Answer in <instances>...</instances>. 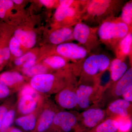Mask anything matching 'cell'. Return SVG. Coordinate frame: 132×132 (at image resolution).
Returning <instances> with one entry per match:
<instances>
[{"mask_svg": "<svg viewBox=\"0 0 132 132\" xmlns=\"http://www.w3.org/2000/svg\"><path fill=\"white\" fill-rule=\"evenodd\" d=\"M130 27L119 18L109 17L97 28L99 40L107 46L115 47L130 32Z\"/></svg>", "mask_w": 132, "mask_h": 132, "instance_id": "cell-1", "label": "cell"}, {"mask_svg": "<svg viewBox=\"0 0 132 132\" xmlns=\"http://www.w3.org/2000/svg\"><path fill=\"white\" fill-rule=\"evenodd\" d=\"M97 33V29H95L85 23L78 22L73 28V39L89 52L99 45L100 40Z\"/></svg>", "mask_w": 132, "mask_h": 132, "instance_id": "cell-2", "label": "cell"}, {"mask_svg": "<svg viewBox=\"0 0 132 132\" xmlns=\"http://www.w3.org/2000/svg\"><path fill=\"white\" fill-rule=\"evenodd\" d=\"M111 62L109 57L106 55H92L84 60L82 71L88 77H95L105 71L109 67Z\"/></svg>", "mask_w": 132, "mask_h": 132, "instance_id": "cell-3", "label": "cell"}, {"mask_svg": "<svg viewBox=\"0 0 132 132\" xmlns=\"http://www.w3.org/2000/svg\"><path fill=\"white\" fill-rule=\"evenodd\" d=\"M78 117L68 111H60L55 116L52 126L47 132H71L77 129Z\"/></svg>", "mask_w": 132, "mask_h": 132, "instance_id": "cell-4", "label": "cell"}, {"mask_svg": "<svg viewBox=\"0 0 132 132\" xmlns=\"http://www.w3.org/2000/svg\"><path fill=\"white\" fill-rule=\"evenodd\" d=\"M55 51L58 55L72 60H81L87 56L88 52L81 45L66 42L57 45Z\"/></svg>", "mask_w": 132, "mask_h": 132, "instance_id": "cell-5", "label": "cell"}, {"mask_svg": "<svg viewBox=\"0 0 132 132\" xmlns=\"http://www.w3.org/2000/svg\"><path fill=\"white\" fill-rule=\"evenodd\" d=\"M114 2L111 1H90L85 5L84 10L87 16L101 19L111 13L109 12L114 9Z\"/></svg>", "mask_w": 132, "mask_h": 132, "instance_id": "cell-6", "label": "cell"}, {"mask_svg": "<svg viewBox=\"0 0 132 132\" xmlns=\"http://www.w3.org/2000/svg\"><path fill=\"white\" fill-rule=\"evenodd\" d=\"M57 78L55 76L47 73L32 78L30 85L38 93H48L54 90Z\"/></svg>", "mask_w": 132, "mask_h": 132, "instance_id": "cell-7", "label": "cell"}, {"mask_svg": "<svg viewBox=\"0 0 132 132\" xmlns=\"http://www.w3.org/2000/svg\"><path fill=\"white\" fill-rule=\"evenodd\" d=\"M97 86L84 82L76 86L77 106L82 109H87L91 106L93 99L97 90Z\"/></svg>", "mask_w": 132, "mask_h": 132, "instance_id": "cell-8", "label": "cell"}, {"mask_svg": "<svg viewBox=\"0 0 132 132\" xmlns=\"http://www.w3.org/2000/svg\"><path fill=\"white\" fill-rule=\"evenodd\" d=\"M105 114V111L101 109H87L81 113L82 125L90 130L104 121Z\"/></svg>", "mask_w": 132, "mask_h": 132, "instance_id": "cell-9", "label": "cell"}, {"mask_svg": "<svg viewBox=\"0 0 132 132\" xmlns=\"http://www.w3.org/2000/svg\"><path fill=\"white\" fill-rule=\"evenodd\" d=\"M81 14L76 5L68 7L58 5L55 12L54 17L57 22H68L69 24L73 23L75 25L77 20L81 17Z\"/></svg>", "mask_w": 132, "mask_h": 132, "instance_id": "cell-10", "label": "cell"}, {"mask_svg": "<svg viewBox=\"0 0 132 132\" xmlns=\"http://www.w3.org/2000/svg\"><path fill=\"white\" fill-rule=\"evenodd\" d=\"M76 87H66L60 90L56 95V101L61 107L72 109L77 106Z\"/></svg>", "mask_w": 132, "mask_h": 132, "instance_id": "cell-11", "label": "cell"}, {"mask_svg": "<svg viewBox=\"0 0 132 132\" xmlns=\"http://www.w3.org/2000/svg\"><path fill=\"white\" fill-rule=\"evenodd\" d=\"M73 39V28L71 26L57 28L52 31L49 36L50 42L54 45L68 42Z\"/></svg>", "mask_w": 132, "mask_h": 132, "instance_id": "cell-12", "label": "cell"}, {"mask_svg": "<svg viewBox=\"0 0 132 132\" xmlns=\"http://www.w3.org/2000/svg\"><path fill=\"white\" fill-rule=\"evenodd\" d=\"M13 36L26 49L32 48L36 44V34L32 30L18 29L14 31Z\"/></svg>", "mask_w": 132, "mask_h": 132, "instance_id": "cell-13", "label": "cell"}, {"mask_svg": "<svg viewBox=\"0 0 132 132\" xmlns=\"http://www.w3.org/2000/svg\"><path fill=\"white\" fill-rule=\"evenodd\" d=\"M54 109L48 108L43 111L32 132H47L52 126L55 114Z\"/></svg>", "mask_w": 132, "mask_h": 132, "instance_id": "cell-14", "label": "cell"}, {"mask_svg": "<svg viewBox=\"0 0 132 132\" xmlns=\"http://www.w3.org/2000/svg\"><path fill=\"white\" fill-rule=\"evenodd\" d=\"M39 101L31 95L20 96L18 104L19 112L24 115L32 113L37 108Z\"/></svg>", "mask_w": 132, "mask_h": 132, "instance_id": "cell-15", "label": "cell"}, {"mask_svg": "<svg viewBox=\"0 0 132 132\" xmlns=\"http://www.w3.org/2000/svg\"><path fill=\"white\" fill-rule=\"evenodd\" d=\"M109 67L111 79L114 82H117L128 70L127 64L123 60L118 58L114 59L111 62Z\"/></svg>", "mask_w": 132, "mask_h": 132, "instance_id": "cell-16", "label": "cell"}, {"mask_svg": "<svg viewBox=\"0 0 132 132\" xmlns=\"http://www.w3.org/2000/svg\"><path fill=\"white\" fill-rule=\"evenodd\" d=\"M132 85V69L131 68L128 69L124 75L116 82L113 90V94L120 97L125 90Z\"/></svg>", "mask_w": 132, "mask_h": 132, "instance_id": "cell-17", "label": "cell"}, {"mask_svg": "<svg viewBox=\"0 0 132 132\" xmlns=\"http://www.w3.org/2000/svg\"><path fill=\"white\" fill-rule=\"evenodd\" d=\"M131 102L123 99L116 100L111 103L108 106L109 111L111 113L120 116L121 117L128 116Z\"/></svg>", "mask_w": 132, "mask_h": 132, "instance_id": "cell-18", "label": "cell"}, {"mask_svg": "<svg viewBox=\"0 0 132 132\" xmlns=\"http://www.w3.org/2000/svg\"><path fill=\"white\" fill-rule=\"evenodd\" d=\"M132 34L130 32L121 40L116 47L117 58L123 60L131 53L132 49Z\"/></svg>", "mask_w": 132, "mask_h": 132, "instance_id": "cell-19", "label": "cell"}, {"mask_svg": "<svg viewBox=\"0 0 132 132\" xmlns=\"http://www.w3.org/2000/svg\"><path fill=\"white\" fill-rule=\"evenodd\" d=\"M24 80V76L18 72H6L0 75V82L8 87L20 84Z\"/></svg>", "mask_w": 132, "mask_h": 132, "instance_id": "cell-20", "label": "cell"}, {"mask_svg": "<svg viewBox=\"0 0 132 132\" xmlns=\"http://www.w3.org/2000/svg\"><path fill=\"white\" fill-rule=\"evenodd\" d=\"M15 123L24 131L32 132L35 129L37 120L35 114L32 113L17 118Z\"/></svg>", "mask_w": 132, "mask_h": 132, "instance_id": "cell-21", "label": "cell"}, {"mask_svg": "<svg viewBox=\"0 0 132 132\" xmlns=\"http://www.w3.org/2000/svg\"><path fill=\"white\" fill-rule=\"evenodd\" d=\"M119 125L116 120L109 119L99 124L86 132H117Z\"/></svg>", "mask_w": 132, "mask_h": 132, "instance_id": "cell-22", "label": "cell"}, {"mask_svg": "<svg viewBox=\"0 0 132 132\" xmlns=\"http://www.w3.org/2000/svg\"><path fill=\"white\" fill-rule=\"evenodd\" d=\"M43 62L47 67L54 69H61L67 65L65 59L58 55H50L46 57L44 59Z\"/></svg>", "mask_w": 132, "mask_h": 132, "instance_id": "cell-23", "label": "cell"}, {"mask_svg": "<svg viewBox=\"0 0 132 132\" xmlns=\"http://www.w3.org/2000/svg\"><path fill=\"white\" fill-rule=\"evenodd\" d=\"M48 69V67L44 64H37L30 68L22 69V71L24 75L32 78L39 75L47 73Z\"/></svg>", "mask_w": 132, "mask_h": 132, "instance_id": "cell-24", "label": "cell"}, {"mask_svg": "<svg viewBox=\"0 0 132 132\" xmlns=\"http://www.w3.org/2000/svg\"><path fill=\"white\" fill-rule=\"evenodd\" d=\"M120 19L123 22L130 28L132 22V2H127L123 6L122 9Z\"/></svg>", "mask_w": 132, "mask_h": 132, "instance_id": "cell-25", "label": "cell"}, {"mask_svg": "<svg viewBox=\"0 0 132 132\" xmlns=\"http://www.w3.org/2000/svg\"><path fill=\"white\" fill-rule=\"evenodd\" d=\"M8 47L11 55L16 58L21 57L23 54L22 47L20 43L14 36L10 38L8 43Z\"/></svg>", "mask_w": 132, "mask_h": 132, "instance_id": "cell-26", "label": "cell"}, {"mask_svg": "<svg viewBox=\"0 0 132 132\" xmlns=\"http://www.w3.org/2000/svg\"><path fill=\"white\" fill-rule=\"evenodd\" d=\"M15 116V112L14 109L8 111L3 120L0 132H7L13 123Z\"/></svg>", "mask_w": 132, "mask_h": 132, "instance_id": "cell-27", "label": "cell"}, {"mask_svg": "<svg viewBox=\"0 0 132 132\" xmlns=\"http://www.w3.org/2000/svg\"><path fill=\"white\" fill-rule=\"evenodd\" d=\"M14 3L12 0H0V19L5 20Z\"/></svg>", "mask_w": 132, "mask_h": 132, "instance_id": "cell-28", "label": "cell"}, {"mask_svg": "<svg viewBox=\"0 0 132 132\" xmlns=\"http://www.w3.org/2000/svg\"><path fill=\"white\" fill-rule=\"evenodd\" d=\"M119 125V130L121 132H126L130 130L131 127L132 122L131 119L127 117H121L116 120Z\"/></svg>", "mask_w": 132, "mask_h": 132, "instance_id": "cell-29", "label": "cell"}, {"mask_svg": "<svg viewBox=\"0 0 132 132\" xmlns=\"http://www.w3.org/2000/svg\"><path fill=\"white\" fill-rule=\"evenodd\" d=\"M20 96L26 95H31L38 100H39V99L38 92L35 90L30 85H26L22 88L20 93Z\"/></svg>", "mask_w": 132, "mask_h": 132, "instance_id": "cell-30", "label": "cell"}, {"mask_svg": "<svg viewBox=\"0 0 132 132\" xmlns=\"http://www.w3.org/2000/svg\"><path fill=\"white\" fill-rule=\"evenodd\" d=\"M36 56L35 53L33 52H28L22 55L21 57L16 58L14 60L15 65L18 67L22 66L31 58Z\"/></svg>", "mask_w": 132, "mask_h": 132, "instance_id": "cell-31", "label": "cell"}, {"mask_svg": "<svg viewBox=\"0 0 132 132\" xmlns=\"http://www.w3.org/2000/svg\"><path fill=\"white\" fill-rule=\"evenodd\" d=\"M10 94L9 88L0 82V98H6Z\"/></svg>", "mask_w": 132, "mask_h": 132, "instance_id": "cell-32", "label": "cell"}, {"mask_svg": "<svg viewBox=\"0 0 132 132\" xmlns=\"http://www.w3.org/2000/svg\"><path fill=\"white\" fill-rule=\"evenodd\" d=\"M123 99L125 100L132 102V85L125 90L122 95Z\"/></svg>", "mask_w": 132, "mask_h": 132, "instance_id": "cell-33", "label": "cell"}, {"mask_svg": "<svg viewBox=\"0 0 132 132\" xmlns=\"http://www.w3.org/2000/svg\"><path fill=\"white\" fill-rule=\"evenodd\" d=\"M36 61H37L36 56L31 58L22 65V69L29 68L34 66L36 64Z\"/></svg>", "mask_w": 132, "mask_h": 132, "instance_id": "cell-34", "label": "cell"}, {"mask_svg": "<svg viewBox=\"0 0 132 132\" xmlns=\"http://www.w3.org/2000/svg\"><path fill=\"white\" fill-rule=\"evenodd\" d=\"M75 1L72 0H61L59 1V5L63 7H70L75 5Z\"/></svg>", "mask_w": 132, "mask_h": 132, "instance_id": "cell-35", "label": "cell"}, {"mask_svg": "<svg viewBox=\"0 0 132 132\" xmlns=\"http://www.w3.org/2000/svg\"><path fill=\"white\" fill-rule=\"evenodd\" d=\"M8 111L7 109L4 106H0V130L1 128L3 120Z\"/></svg>", "mask_w": 132, "mask_h": 132, "instance_id": "cell-36", "label": "cell"}, {"mask_svg": "<svg viewBox=\"0 0 132 132\" xmlns=\"http://www.w3.org/2000/svg\"><path fill=\"white\" fill-rule=\"evenodd\" d=\"M3 59L5 63L9 60L11 56L10 51L8 45L5 47L3 48Z\"/></svg>", "mask_w": 132, "mask_h": 132, "instance_id": "cell-37", "label": "cell"}, {"mask_svg": "<svg viewBox=\"0 0 132 132\" xmlns=\"http://www.w3.org/2000/svg\"><path fill=\"white\" fill-rule=\"evenodd\" d=\"M39 2L41 4L46 7L52 8L54 6L56 2V1L52 0H40Z\"/></svg>", "mask_w": 132, "mask_h": 132, "instance_id": "cell-38", "label": "cell"}, {"mask_svg": "<svg viewBox=\"0 0 132 132\" xmlns=\"http://www.w3.org/2000/svg\"><path fill=\"white\" fill-rule=\"evenodd\" d=\"M7 132H23L19 128L15 127H11Z\"/></svg>", "mask_w": 132, "mask_h": 132, "instance_id": "cell-39", "label": "cell"}, {"mask_svg": "<svg viewBox=\"0 0 132 132\" xmlns=\"http://www.w3.org/2000/svg\"><path fill=\"white\" fill-rule=\"evenodd\" d=\"M12 1L14 4L19 5L23 3V1L22 0H13Z\"/></svg>", "mask_w": 132, "mask_h": 132, "instance_id": "cell-40", "label": "cell"}, {"mask_svg": "<svg viewBox=\"0 0 132 132\" xmlns=\"http://www.w3.org/2000/svg\"><path fill=\"white\" fill-rule=\"evenodd\" d=\"M74 132H83V131L79 127L77 129H76Z\"/></svg>", "mask_w": 132, "mask_h": 132, "instance_id": "cell-41", "label": "cell"}]
</instances>
